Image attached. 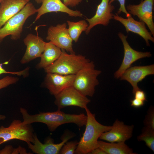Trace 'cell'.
<instances>
[{
	"label": "cell",
	"instance_id": "6da1fadb",
	"mask_svg": "<svg viewBox=\"0 0 154 154\" xmlns=\"http://www.w3.org/2000/svg\"><path fill=\"white\" fill-rule=\"evenodd\" d=\"M21 114L25 124L40 122L46 124L49 130L53 131L60 126L66 123L75 124L79 127L86 124L87 116L84 113L71 114L65 113L60 110L55 112H40L39 114L31 115L25 109L21 108Z\"/></svg>",
	"mask_w": 154,
	"mask_h": 154
},
{
	"label": "cell",
	"instance_id": "7a4b0ae2",
	"mask_svg": "<svg viewBox=\"0 0 154 154\" xmlns=\"http://www.w3.org/2000/svg\"><path fill=\"white\" fill-rule=\"evenodd\" d=\"M87 116L86 128L75 151L74 154H87L98 147L97 142L101 135L109 131L112 126L104 125L98 122L95 115L87 107L85 109Z\"/></svg>",
	"mask_w": 154,
	"mask_h": 154
},
{
	"label": "cell",
	"instance_id": "3957f363",
	"mask_svg": "<svg viewBox=\"0 0 154 154\" xmlns=\"http://www.w3.org/2000/svg\"><path fill=\"white\" fill-rule=\"evenodd\" d=\"M61 50L59 58L52 64L44 68L47 73L75 75L90 61L81 55L68 54L64 50Z\"/></svg>",
	"mask_w": 154,
	"mask_h": 154
},
{
	"label": "cell",
	"instance_id": "277c9868",
	"mask_svg": "<svg viewBox=\"0 0 154 154\" xmlns=\"http://www.w3.org/2000/svg\"><path fill=\"white\" fill-rule=\"evenodd\" d=\"M33 4L29 2L19 12L9 19L0 29V43L7 36L16 40L20 38L23 26L27 19L37 13Z\"/></svg>",
	"mask_w": 154,
	"mask_h": 154
},
{
	"label": "cell",
	"instance_id": "5b68a950",
	"mask_svg": "<svg viewBox=\"0 0 154 154\" xmlns=\"http://www.w3.org/2000/svg\"><path fill=\"white\" fill-rule=\"evenodd\" d=\"M94 68V62L90 61L75 75L72 86L86 96H92L99 84L97 77L101 71Z\"/></svg>",
	"mask_w": 154,
	"mask_h": 154
},
{
	"label": "cell",
	"instance_id": "8992f818",
	"mask_svg": "<svg viewBox=\"0 0 154 154\" xmlns=\"http://www.w3.org/2000/svg\"><path fill=\"white\" fill-rule=\"evenodd\" d=\"M33 129L31 124H25L19 120H14L7 127H0V145L12 139H19L27 143L34 142Z\"/></svg>",
	"mask_w": 154,
	"mask_h": 154
},
{
	"label": "cell",
	"instance_id": "52a82bcc",
	"mask_svg": "<svg viewBox=\"0 0 154 154\" xmlns=\"http://www.w3.org/2000/svg\"><path fill=\"white\" fill-rule=\"evenodd\" d=\"M54 96V104L59 110L69 106H76L85 109L91 101L72 86L65 89Z\"/></svg>",
	"mask_w": 154,
	"mask_h": 154
},
{
	"label": "cell",
	"instance_id": "ba28073f",
	"mask_svg": "<svg viewBox=\"0 0 154 154\" xmlns=\"http://www.w3.org/2000/svg\"><path fill=\"white\" fill-rule=\"evenodd\" d=\"M46 40L61 50L75 54L72 48L73 40L69 33L66 23L51 26L48 29Z\"/></svg>",
	"mask_w": 154,
	"mask_h": 154
},
{
	"label": "cell",
	"instance_id": "9c48e42d",
	"mask_svg": "<svg viewBox=\"0 0 154 154\" xmlns=\"http://www.w3.org/2000/svg\"><path fill=\"white\" fill-rule=\"evenodd\" d=\"M75 135L68 131H66L61 137L62 141L56 144L51 138L48 137L42 143L38 139L35 134L34 135V142L33 144L31 142L27 143L28 147L34 153L38 154H58L63 145Z\"/></svg>",
	"mask_w": 154,
	"mask_h": 154
},
{
	"label": "cell",
	"instance_id": "30bf717a",
	"mask_svg": "<svg viewBox=\"0 0 154 154\" xmlns=\"http://www.w3.org/2000/svg\"><path fill=\"white\" fill-rule=\"evenodd\" d=\"M118 36L123 44L124 56L121 64L114 74L115 78L117 79L120 78L124 72L131 66L134 62L141 58L149 57L151 56L150 52L138 51L133 49L127 40V36H125L121 33H119Z\"/></svg>",
	"mask_w": 154,
	"mask_h": 154
},
{
	"label": "cell",
	"instance_id": "8fae6325",
	"mask_svg": "<svg viewBox=\"0 0 154 154\" xmlns=\"http://www.w3.org/2000/svg\"><path fill=\"white\" fill-rule=\"evenodd\" d=\"M154 0H142L137 5L129 4L126 10L131 15L136 16L140 21L144 22L154 36V23L153 20V10Z\"/></svg>",
	"mask_w": 154,
	"mask_h": 154
},
{
	"label": "cell",
	"instance_id": "7c38bea8",
	"mask_svg": "<svg viewBox=\"0 0 154 154\" xmlns=\"http://www.w3.org/2000/svg\"><path fill=\"white\" fill-rule=\"evenodd\" d=\"M134 126L125 124L116 119L109 131L103 133L99 139L110 142H125L132 136Z\"/></svg>",
	"mask_w": 154,
	"mask_h": 154
},
{
	"label": "cell",
	"instance_id": "4fadbf2b",
	"mask_svg": "<svg viewBox=\"0 0 154 154\" xmlns=\"http://www.w3.org/2000/svg\"><path fill=\"white\" fill-rule=\"evenodd\" d=\"M110 0H102L98 5L95 15L90 18L85 19L88 22V26L85 31L86 34H88L91 30L98 25L106 26L110 20L113 19L112 12L115 9L114 6L109 3Z\"/></svg>",
	"mask_w": 154,
	"mask_h": 154
},
{
	"label": "cell",
	"instance_id": "5bb4252c",
	"mask_svg": "<svg viewBox=\"0 0 154 154\" xmlns=\"http://www.w3.org/2000/svg\"><path fill=\"white\" fill-rule=\"evenodd\" d=\"M154 74V65L145 66H130L120 77L121 80H125L132 86L133 94L136 91L140 90L137 84L146 76Z\"/></svg>",
	"mask_w": 154,
	"mask_h": 154
},
{
	"label": "cell",
	"instance_id": "9a60e30c",
	"mask_svg": "<svg viewBox=\"0 0 154 154\" xmlns=\"http://www.w3.org/2000/svg\"><path fill=\"white\" fill-rule=\"evenodd\" d=\"M75 75L47 73L44 82V86L50 94L54 96L65 89L72 86Z\"/></svg>",
	"mask_w": 154,
	"mask_h": 154
},
{
	"label": "cell",
	"instance_id": "2e32d148",
	"mask_svg": "<svg viewBox=\"0 0 154 154\" xmlns=\"http://www.w3.org/2000/svg\"><path fill=\"white\" fill-rule=\"evenodd\" d=\"M26 46L25 53L21 60L24 64L40 57L44 49L45 42L38 35L29 33L23 40Z\"/></svg>",
	"mask_w": 154,
	"mask_h": 154
},
{
	"label": "cell",
	"instance_id": "e0dca14e",
	"mask_svg": "<svg viewBox=\"0 0 154 154\" xmlns=\"http://www.w3.org/2000/svg\"><path fill=\"white\" fill-rule=\"evenodd\" d=\"M113 19L122 24L127 33L132 32L141 37L145 41L147 46H150L149 40L154 42V37L146 29L144 22L136 21L131 17L125 19L119 16L117 13L114 15Z\"/></svg>",
	"mask_w": 154,
	"mask_h": 154
},
{
	"label": "cell",
	"instance_id": "ac0fdd59",
	"mask_svg": "<svg viewBox=\"0 0 154 154\" xmlns=\"http://www.w3.org/2000/svg\"><path fill=\"white\" fill-rule=\"evenodd\" d=\"M41 6L37 9V14L35 22L43 15L52 12L66 13L72 17H82L83 14L79 11L72 10L66 6L60 0H43Z\"/></svg>",
	"mask_w": 154,
	"mask_h": 154
},
{
	"label": "cell",
	"instance_id": "d6986e66",
	"mask_svg": "<svg viewBox=\"0 0 154 154\" xmlns=\"http://www.w3.org/2000/svg\"><path fill=\"white\" fill-rule=\"evenodd\" d=\"M29 1V0H3L0 3V29Z\"/></svg>",
	"mask_w": 154,
	"mask_h": 154
},
{
	"label": "cell",
	"instance_id": "ffe728a7",
	"mask_svg": "<svg viewBox=\"0 0 154 154\" xmlns=\"http://www.w3.org/2000/svg\"><path fill=\"white\" fill-rule=\"evenodd\" d=\"M61 52V49L50 42H45L44 50L37 68H44L51 65L59 58Z\"/></svg>",
	"mask_w": 154,
	"mask_h": 154
},
{
	"label": "cell",
	"instance_id": "44dd1931",
	"mask_svg": "<svg viewBox=\"0 0 154 154\" xmlns=\"http://www.w3.org/2000/svg\"><path fill=\"white\" fill-rule=\"evenodd\" d=\"M98 147L104 151L107 154H135L125 142L109 143L98 140Z\"/></svg>",
	"mask_w": 154,
	"mask_h": 154
},
{
	"label": "cell",
	"instance_id": "7402d4cb",
	"mask_svg": "<svg viewBox=\"0 0 154 154\" xmlns=\"http://www.w3.org/2000/svg\"><path fill=\"white\" fill-rule=\"evenodd\" d=\"M68 27V29L70 35L73 41L77 42L83 32L86 30L88 24L85 20H81L76 22L67 21Z\"/></svg>",
	"mask_w": 154,
	"mask_h": 154
},
{
	"label": "cell",
	"instance_id": "603a6c76",
	"mask_svg": "<svg viewBox=\"0 0 154 154\" xmlns=\"http://www.w3.org/2000/svg\"><path fill=\"white\" fill-rule=\"evenodd\" d=\"M139 141L145 142L146 145L154 152V130L144 127L142 132L137 137Z\"/></svg>",
	"mask_w": 154,
	"mask_h": 154
},
{
	"label": "cell",
	"instance_id": "cb8c5ba5",
	"mask_svg": "<svg viewBox=\"0 0 154 154\" xmlns=\"http://www.w3.org/2000/svg\"><path fill=\"white\" fill-rule=\"evenodd\" d=\"M78 142L75 140L67 141L62 146L59 153L60 154H73L74 152Z\"/></svg>",
	"mask_w": 154,
	"mask_h": 154
},
{
	"label": "cell",
	"instance_id": "d4e9b609",
	"mask_svg": "<svg viewBox=\"0 0 154 154\" xmlns=\"http://www.w3.org/2000/svg\"><path fill=\"white\" fill-rule=\"evenodd\" d=\"M144 127L154 130V109L153 107L149 108L144 120Z\"/></svg>",
	"mask_w": 154,
	"mask_h": 154
},
{
	"label": "cell",
	"instance_id": "484cf974",
	"mask_svg": "<svg viewBox=\"0 0 154 154\" xmlns=\"http://www.w3.org/2000/svg\"><path fill=\"white\" fill-rule=\"evenodd\" d=\"M18 80L17 78L9 76L0 79V89L16 83Z\"/></svg>",
	"mask_w": 154,
	"mask_h": 154
},
{
	"label": "cell",
	"instance_id": "4316f807",
	"mask_svg": "<svg viewBox=\"0 0 154 154\" xmlns=\"http://www.w3.org/2000/svg\"><path fill=\"white\" fill-rule=\"evenodd\" d=\"M2 64H0V75L3 74H10L14 75H17L19 76H22L25 77L29 74V68L27 67L24 70L18 72H12L7 71L2 66Z\"/></svg>",
	"mask_w": 154,
	"mask_h": 154
},
{
	"label": "cell",
	"instance_id": "83f0119b",
	"mask_svg": "<svg viewBox=\"0 0 154 154\" xmlns=\"http://www.w3.org/2000/svg\"><path fill=\"white\" fill-rule=\"evenodd\" d=\"M115 0L118 1L120 5V7L117 11V14L119 15L121 12H123L125 14L127 18L131 17V15L128 12L125 8V0H110L109 1V3L112 4Z\"/></svg>",
	"mask_w": 154,
	"mask_h": 154
},
{
	"label": "cell",
	"instance_id": "f1b7e54d",
	"mask_svg": "<svg viewBox=\"0 0 154 154\" xmlns=\"http://www.w3.org/2000/svg\"><path fill=\"white\" fill-rule=\"evenodd\" d=\"M134 98L143 101H147L146 95L145 92L141 89L137 90L133 94Z\"/></svg>",
	"mask_w": 154,
	"mask_h": 154
},
{
	"label": "cell",
	"instance_id": "f546056e",
	"mask_svg": "<svg viewBox=\"0 0 154 154\" xmlns=\"http://www.w3.org/2000/svg\"><path fill=\"white\" fill-rule=\"evenodd\" d=\"M131 106L135 108H139L143 106L144 101L134 98L130 100Z\"/></svg>",
	"mask_w": 154,
	"mask_h": 154
},
{
	"label": "cell",
	"instance_id": "4dcf8cb0",
	"mask_svg": "<svg viewBox=\"0 0 154 154\" xmlns=\"http://www.w3.org/2000/svg\"><path fill=\"white\" fill-rule=\"evenodd\" d=\"M63 3L66 6L75 7L81 3L82 0H63Z\"/></svg>",
	"mask_w": 154,
	"mask_h": 154
},
{
	"label": "cell",
	"instance_id": "1f68e13d",
	"mask_svg": "<svg viewBox=\"0 0 154 154\" xmlns=\"http://www.w3.org/2000/svg\"><path fill=\"white\" fill-rule=\"evenodd\" d=\"M89 154H107L101 148L98 147L92 150Z\"/></svg>",
	"mask_w": 154,
	"mask_h": 154
},
{
	"label": "cell",
	"instance_id": "d6a6232c",
	"mask_svg": "<svg viewBox=\"0 0 154 154\" xmlns=\"http://www.w3.org/2000/svg\"><path fill=\"white\" fill-rule=\"evenodd\" d=\"M6 118V116L0 114V120H4Z\"/></svg>",
	"mask_w": 154,
	"mask_h": 154
},
{
	"label": "cell",
	"instance_id": "836d02e7",
	"mask_svg": "<svg viewBox=\"0 0 154 154\" xmlns=\"http://www.w3.org/2000/svg\"><path fill=\"white\" fill-rule=\"evenodd\" d=\"M43 0H35V1L38 4L41 3Z\"/></svg>",
	"mask_w": 154,
	"mask_h": 154
},
{
	"label": "cell",
	"instance_id": "e575fe53",
	"mask_svg": "<svg viewBox=\"0 0 154 154\" xmlns=\"http://www.w3.org/2000/svg\"><path fill=\"white\" fill-rule=\"evenodd\" d=\"M3 0H0V3L3 1Z\"/></svg>",
	"mask_w": 154,
	"mask_h": 154
},
{
	"label": "cell",
	"instance_id": "d590c367",
	"mask_svg": "<svg viewBox=\"0 0 154 154\" xmlns=\"http://www.w3.org/2000/svg\"></svg>",
	"mask_w": 154,
	"mask_h": 154
}]
</instances>
